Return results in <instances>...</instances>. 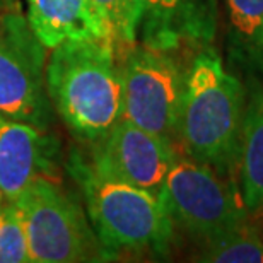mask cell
<instances>
[{"label": "cell", "mask_w": 263, "mask_h": 263, "mask_svg": "<svg viewBox=\"0 0 263 263\" xmlns=\"http://www.w3.org/2000/svg\"><path fill=\"white\" fill-rule=\"evenodd\" d=\"M0 263H31L23 215L10 202H4L0 214Z\"/></svg>", "instance_id": "9a60e30c"}, {"label": "cell", "mask_w": 263, "mask_h": 263, "mask_svg": "<svg viewBox=\"0 0 263 263\" xmlns=\"http://www.w3.org/2000/svg\"><path fill=\"white\" fill-rule=\"evenodd\" d=\"M198 261L263 263V238L250 222L203 243Z\"/></svg>", "instance_id": "5bb4252c"}, {"label": "cell", "mask_w": 263, "mask_h": 263, "mask_svg": "<svg viewBox=\"0 0 263 263\" xmlns=\"http://www.w3.org/2000/svg\"><path fill=\"white\" fill-rule=\"evenodd\" d=\"M4 12H5V9H4V7H2V4H0V15H2V14H4Z\"/></svg>", "instance_id": "d6986e66"}, {"label": "cell", "mask_w": 263, "mask_h": 263, "mask_svg": "<svg viewBox=\"0 0 263 263\" xmlns=\"http://www.w3.org/2000/svg\"><path fill=\"white\" fill-rule=\"evenodd\" d=\"M122 118L175 144L186 68L176 51L140 43L120 51Z\"/></svg>", "instance_id": "5b68a950"}, {"label": "cell", "mask_w": 263, "mask_h": 263, "mask_svg": "<svg viewBox=\"0 0 263 263\" xmlns=\"http://www.w3.org/2000/svg\"><path fill=\"white\" fill-rule=\"evenodd\" d=\"M248 89L238 173L246 212L256 215L263 214V86L248 84Z\"/></svg>", "instance_id": "4fadbf2b"}, {"label": "cell", "mask_w": 263, "mask_h": 263, "mask_svg": "<svg viewBox=\"0 0 263 263\" xmlns=\"http://www.w3.org/2000/svg\"><path fill=\"white\" fill-rule=\"evenodd\" d=\"M2 207H4V198L0 197V214H2Z\"/></svg>", "instance_id": "ac0fdd59"}, {"label": "cell", "mask_w": 263, "mask_h": 263, "mask_svg": "<svg viewBox=\"0 0 263 263\" xmlns=\"http://www.w3.org/2000/svg\"><path fill=\"white\" fill-rule=\"evenodd\" d=\"M45 89L51 108L79 140H99L122 118L117 48L103 38L64 41L50 50Z\"/></svg>", "instance_id": "7a4b0ae2"}, {"label": "cell", "mask_w": 263, "mask_h": 263, "mask_svg": "<svg viewBox=\"0 0 263 263\" xmlns=\"http://www.w3.org/2000/svg\"><path fill=\"white\" fill-rule=\"evenodd\" d=\"M91 145V157L86 162L96 175L157 195L178 156L173 142L123 118Z\"/></svg>", "instance_id": "ba28073f"}, {"label": "cell", "mask_w": 263, "mask_h": 263, "mask_svg": "<svg viewBox=\"0 0 263 263\" xmlns=\"http://www.w3.org/2000/svg\"><path fill=\"white\" fill-rule=\"evenodd\" d=\"M26 19L46 50L67 40H106L87 0H26Z\"/></svg>", "instance_id": "8fae6325"}, {"label": "cell", "mask_w": 263, "mask_h": 263, "mask_svg": "<svg viewBox=\"0 0 263 263\" xmlns=\"http://www.w3.org/2000/svg\"><path fill=\"white\" fill-rule=\"evenodd\" d=\"M91 12L101 26L106 40L120 53L135 45L128 28V0H87Z\"/></svg>", "instance_id": "2e32d148"}, {"label": "cell", "mask_w": 263, "mask_h": 263, "mask_svg": "<svg viewBox=\"0 0 263 263\" xmlns=\"http://www.w3.org/2000/svg\"><path fill=\"white\" fill-rule=\"evenodd\" d=\"M228 59L246 79L263 86V0H224Z\"/></svg>", "instance_id": "7c38bea8"}, {"label": "cell", "mask_w": 263, "mask_h": 263, "mask_svg": "<svg viewBox=\"0 0 263 263\" xmlns=\"http://www.w3.org/2000/svg\"><path fill=\"white\" fill-rule=\"evenodd\" d=\"M248 89L231 73L214 46L200 50L186 68L176 140L190 159L222 178L238 171Z\"/></svg>", "instance_id": "6da1fadb"}, {"label": "cell", "mask_w": 263, "mask_h": 263, "mask_svg": "<svg viewBox=\"0 0 263 263\" xmlns=\"http://www.w3.org/2000/svg\"><path fill=\"white\" fill-rule=\"evenodd\" d=\"M14 203L28 233L31 263L106 261L86 210L57 178H36Z\"/></svg>", "instance_id": "277c9868"}, {"label": "cell", "mask_w": 263, "mask_h": 263, "mask_svg": "<svg viewBox=\"0 0 263 263\" xmlns=\"http://www.w3.org/2000/svg\"><path fill=\"white\" fill-rule=\"evenodd\" d=\"M59 144L48 130L0 115V195L14 203L36 178H57Z\"/></svg>", "instance_id": "30bf717a"}, {"label": "cell", "mask_w": 263, "mask_h": 263, "mask_svg": "<svg viewBox=\"0 0 263 263\" xmlns=\"http://www.w3.org/2000/svg\"><path fill=\"white\" fill-rule=\"evenodd\" d=\"M0 197H2V195H0Z\"/></svg>", "instance_id": "ffe728a7"}, {"label": "cell", "mask_w": 263, "mask_h": 263, "mask_svg": "<svg viewBox=\"0 0 263 263\" xmlns=\"http://www.w3.org/2000/svg\"><path fill=\"white\" fill-rule=\"evenodd\" d=\"M159 197L176 228L203 243L248 222L241 193L212 167L178 157Z\"/></svg>", "instance_id": "8992f818"}, {"label": "cell", "mask_w": 263, "mask_h": 263, "mask_svg": "<svg viewBox=\"0 0 263 263\" xmlns=\"http://www.w3.org/2000/svg\"><path fill=\"white\" fill-rule=\"evenodd\" d=\"M0 4L5 10H10V12H23L21 0H0Z\"/></svg>", "instance_id": "e0dca14e"}, {"label": "cell", "mask_w": 263, "mask_h": 263, "mask_svg": "<svg viewBox=\"0 0 263 263\" xmlns=\"http://www.w3.org/2000/svg\"><path fill=\"white\" fill-rule=\"evenodd\" d=\"M43 50L23 12L0 15V115L48 130Z\"/></svg>", "instance_id": "52a82bcc"}, {"label": "cell", "mask_w": 263, "mask_h": 263, "mask_svg": "<svg viewBox=\"0 0 263 263\" xmlns=\"http://www.w3.org/2000/svg\"><path fill=\"white\" fill-rule=\"evenodd\" d=\"M134 43L157 50H203L214 46L219 0H128Z\"/></svg>", "instance_id": "9c48e42d"}, {"label": "cell", "mask_w": 263, "mask_h": 263, "mask_svg": "<svg viewBox=\"0 0 263 263\" xmlns=\"http://www.w3.org/2000/svg\"><path fill=\"white\" fill-rule=\"evenodd\" d=\"M72 176L82 192L104 260L170 255L176 226L157 193L96 175L84 156L72 159Z\"/></svg>", "instance_id": "3957f363"}]
</instances>
